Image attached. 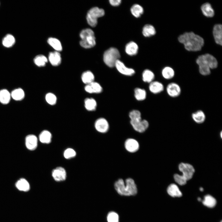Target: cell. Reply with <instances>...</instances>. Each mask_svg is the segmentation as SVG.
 <instances>
[{"mask_svg":"<svg viewBox=\"0 0 222 222\" xmlns=\"http://www.w3.org/2000/svg\"><path fill=\"white\" fill-rule=\"evenodd\" d=\"M45 99L47 103L51 105H55L57 100L56 96L51 92L47 93L45 96Z\"/></svg>","mask_w":222,"mask_h":222,"instance_id":"8d00e7d4","label":"cell"},{"mask_svg":"<svg viewBox=\"0 0 222 222\" xmlns=\"http://www.w3.org/2000/svg\"><path fill=\"white\" fill-rule=\"evenodd\" d=\"M155 77L154 73L149 69H146L142 74V79L146 82L150 83L153 81Z\"/></svg>","mask_w":222,"mask_h":222,"instance_id":"d6a6232c","label":"cell"},{"mask_svg":"<svg viewBox=\"0 0 222 222\" xmlns=\"http://www.w3.org/2000/svg\"><path fill=\"white\" fill-rule=\"evenodd\" d=\"M213 35L216 43L220 45L222 44V26L220 24L215 25L213 28Z\"/></svg>","mask_w":222,"mask_h":222,"instance_id":"9a60e30c","label":"cell"},{"mask_svg":"<svg viewBox=\"0 0 222 222\" xmlns=\"http://www.w3.org/2000/svg\"><path fill=\"white\" fill-rule=\"evenodd\" d=\"M11 98L10 93L7 90L3 89L0 90V102L2 104H8Z\"/></svg>","mask_w":222,"mask_h":222,"instance_id":"cb8c5ba5","label":"cell"},{"mask_svg":"<svg viewBox=\"0 0 222 222\" xmlns=\"http://www.w3.org/2000/svg\"><path fill=\"white\" fill-rule=\"evenodd\" d=\"M222 132H221L220 133V136L221 138H222Z\"/></svg>","mask_w":222,"mask_h":222,"instance_id":"f6af8a7d","label":"cell"},{"mask_svg":"<svg viewBox=\"0 0 222 222\" xmlns=\"http://www.w3.org/2000/svg\"><path fill=\"white\" fill-rule=\"evenodd\" d=\"M162 75L165 79L170 80L174 77L175 75V71L170 67H166L162 70Z\"/></svg>","mask_w":222,"mask_h":222,"instance_id":"f1b7e54d","label":"cell"},{"mask_svg":"<svg viewBox=\"0 0 222 222\" xmlns=\"http://www.w3.org/2000/svg\"><path fill=\"white\" fill-rule=\"evenodd\" d=\"M35 64L38 67H43L47 62V58L44 55H39L36 56L34 59Z\"/></svg>","mask_w":222,"mask_h":222,"instance_id":"d590c367","label":"cell"},{"mask_svg":"<svg viewBox=\"0 0 222 222\" xmlns=\"http://www.w3.org/2000/svg\"><path fill=\"white\" fill-rule=\"evenodd\" d=\"M105 14L104 10L97 7L91 8L88 12L86 19L88 24L94 27L97 23V18L103 16Z\"/></svg>","mask_w":222,"mask_h":222,"instance_id":"8992f818","label":"cell"},{"mask_svg":"<svg viewBox=\"0 0 222 222\" xmlns=\"http://www.w3.org/2000/svg\"><path fill=\"white\" fill-rule=\"evenodd\" d=\"M198 200L199 201H200L201 199L200 198H198Z\"/></svg>","mask_w":222,"mask_h":222,"instance_id":"ee69618b","label":"cell"},{"mask_svg":"<svg viewBox=\"0 0 222 222\" xmlns=\"http://www.w3.org/2000/svg\"><path fill=\"white\" fill-rule=\"evenodd\" d=\"M81 40L80 44L85 48H92L96 45L95 38L93 31L89 28L82 30L80 34Z\"/></svg>","mask_w":222,"mask_h":222,"instance_id":"277c9868","label":"cell"},{"mask_svg":"<svg viewBox=\"0 0 222 222\" xmlns=\"http://www.w3.org/2000/svg\"><path fill=\"white\" fill-rule=\"evenodd\" d=\"M51 175L55 181L60 182L66 180L67 175L66 170L64 168L58 166L52 170Z\"/></svg>","mask_w":222,"mask_h":222,"instance_id":"9c48e42d","label":"cell"},{"mask_svg":"<svg viewBox=\"0 0 222 222\" xmlns=\"http://www.w3.org/2000/svg\"><path fill=\"white\" fill-rule=\"evenodd\" d=\"M38 140L36 136L33 134H29L25 138V145L27 149L31 150H35L38 146Z\"/></svg>","mask_w":222,"mask_h":222,"instance_id":"5bb4252c","label":"cell"},{"mask_svg":"<svg viewBox=\"0 0 222 222\" xmlns=\"http://www.w3.org/2000/svg\"><path fill=\"white\" fill-rule=\"evenodd\" d=\"M130 123L134 130L139 133L145 132L149 126L148 122L142 120L141 117L130 120Z\"/></svg>","mask_w":222,"mask_h":222,"instance_id":"52a82bcc","label":"cell"},{"mask_svg":"<svg viewBox=\"0 0 222 222\" xmlns=\"http://www.w3.org/2000/svg\"><path fill=\"white\" fill-rule=\"evenodd\" d=\"M221 222H222L221 221Z\"/></svg>","mask_w":222,"mask_h":222,"instance_id":"bcb514c9","label":"cell"},{"mask_svg":"<svg viewBox=\"0 0 222 222\" xmlns=\"http://www.w3.org/2000/svg\"><path fill=\"white\" fill-rule=\"evenodd\" d=\"M179 41L183 44L185 48L189 51L201 50L204 43L203 38L193 32H186L178 38Z\"/></svg>","mask_w":222,"mask_h":222,"instance_id":"6da1fadb","label":"cell"},{"mask_svg":"<svg viewBox=\"0 0 222 222\" xmlns=\"http://www.w3.org/2000/svg\"><path fill=\"white\" fill-rule=\"evenodd\" d=\"M81 79L84 83L88 84L94 81V76L91 71H87L82 74Z\"/></svg>","mask_w":222,"mask_h":222,"instance_id":"484cf974","label":"cell"},{"mask_svg":"<svg viewBox=\"0 0 222 222\" xmlns=\"http://www.w3.org/2000/svg\"><path fill=\"white\" fill-rule=\"evenodd\" d=\"M203 14L207 17H212L214 15V11L211 4L208 2L203 4L201 7Z\"/></svg>","mask_w":222,"mask_h":222,"instance_id":"7402d4cb","label":"cell"},{"mask_svg":"<svg viewBox=\"0 0 222 222\" xmlns=\"http://www.w3.org/2000/svg\"><path fill=\"white\" fill-rule=\"evenodd\" d=\"M76 152L73 149L68 148L64 151L63 155L64 158L66 159H70L76 156Z\"/></svg>","mask_w":222,"mask_h":222,"instance_id":"ab89813d","label":"cell"},{"mask_svg":"<svg viewBox=\"0 0 222 222\" xmlns=\"http://www.w3.org/2000/svg\"><path fill=\"white\" fill-rule=\"evenodd\" d=\"M115 67L120 73L125 76H132L135 73V71L134 69L127 67L124 64L119 60L116 61Z\"/></svg>","mask_w":222,"mask_h":222,"instance_id":"7c38bea8","label":"cell"},{"mask_svg":"<svg viewBox=\"0 0 222 222\" xmlns=\"http://www.w3.org/2000/svg\"><path fill=\"white\" fill-rule=\"evenodd\" d=\"M108 222H119V216L115 212L111 211L109 212L107 216Z\"/></svg>","mask_w":222,"mask_h":222,"instance_id":"74e56055","label":"cell"},{"mask_svg":"<svg viewBox=\"0 0 222 222\" xmlns=\"http://www.w3.org/2000/svg\"><path fill=\"white\" fill-rule=\"evenodd\" d=\"M124 146L128 152L134 153L138 150L139 148V145L138 142L135 139L129 138L125 140L124 143Z\"/></svg>","mask_w":222,"mask_h":222,"instance_id":"4fadbf2b","label":"cell"},{"mask_svg":"<svg viewBox=\"0 0 222 222\" xmlns=\"http://www.w3.org/2000/svg\"><path fill=\"white\" fill-rule=\"evenodd\" d=\"M11 97L16 101L22 100L24 97L25 93L21 88H18L13 90L10 93Z\"/></svg>","mask_w":222,"mask_h":222,"instance_id":"d4e9b609","label":"cell"},{"mask_svg":"<svg viewBox=\"0 0 222 222\" xmlns=\"http://www.w3.org/2000/svg\"><path fill=\"white\" fill-rule=\"evenodd\" d=\"M95 129L98 132L105 133L108 131L109 125L107 121L105 118L101 117L97 119L94 123Z\"/></svg>","mask_w":222,"mask_h":222,"instance_id":"8fae6325","label":"cell"},{"mask_svg":"<svg viewBox=\"0 0 222 222\" xmlns=\"http://www.w3.org/2000/svg\"><path fill=\"white\" fill-rule=\"evenodd\" d=\"M179 169L182 173L181 175L187 181L192 178L195 171L193 166L187 163H180L179 165Z\"/></svg>","mask_w":222,"mask_h":222,"instance_id":"ba28073f","label":"cell"},{"mask_svg":"<svg viewBox=\"0 0 222 222\" xmlns=\"http://www.w3.org/2000/svg\"><path fill=\"white\" fill-rule=\"evenodd\" d=\"M174 178L175 181L180 185H183L186 183L187 181L181 175L175 174Z\"/></svg>","mask_w":222,"mask_h":222,"instance_id":"60d3db41","label":"cell"},{"mask_svg":"<svg viewBox=\"0 0 222 222\" xmlns=\"http://www.w3.org/2000/svg\"><path fill=\"white\" fill-rule=\"evenodd\" d=\"M191 117L195 122L198 124H201L205 121L206 115L202 110H199L192 113Z\"/></svg>","mask_w":222,"mask_h":222,"instance_id":"d6986e66","label":"cell"},{"mask_svg":"<svg viewBox=\"0 0 222 222\" xmlns=\"http://www.w3.org/2000/svg\"><path fill=\"white\" fill-rule=\"evenodd\" d=\"M15 39L14 37L12 35H6L2 40V44L5 47L8 48L12 47L15 43Z\"/></svg>","mask_w":222,"mask_h":222,"instance_id":"83f0119b","label":"cell"},{"mask_svg":"<svg viewBox=\"0 0 222 222\" xmlns=\"http://www.w3.org/2000/svg\"><path fill=\"white\" fill-rule=\"evenodd\" d=\"M130 11L133 16L136 18H138L143 13L144 10L141 6L135 4L131 7Z\"/></svg>","mask_w":222,"mask_h":222,"instance_id":"e575fe53","label":"cell"},{"mask_svg":"<svg viewBox=\"0 0 222 222\" xmlns=\"http://www.w3.org/2000/svg\"><path fill=\"white\" fill-rule=\"evenodd\" d=\"M134 95L136 100L139 101H141L144 100L146 98V93L144 89L138 88L134 89Z\"/></svg>","mask_w":222,"mask_h":222,"instance_id":"836d02e7","label":"cell"},{"mask_svg":"<svg viewBox=\"0 0 222 222\" xmlns=\"http://www.w3.org/2000/svg\"><path fill=\"white\" fill-rule=\"evenodd\" d=\"M114 186L117 193L122 196H134L138 193L135 181L130 178L126 179L125 181L122 179H119L115 182Z\"/></svg>","mask_w":222,"mask_h":222,"instance_id":"7a4b0ae2","label":"cell"},{"mask_svg":"<svg viewBox=\"0 0 222 222\" xmlns=\"http://www.w3.org/2000/svg\"><path fill=\"white\" fill-rule=\"evenodd\" d=\"M156 30L154 26L150 24H146L143 27L142 33L146 37H149L154 35Z\"/></svg>","mask_w":222,"mask_h":222,"instance_id":"4dcf8cb0","label":"cell"},{"mask_svg":"<svg viewBox=\"0 0 222 222\" xmlns=\"http://www.w3.org/2000/svg\"><path fill=\"white\" fill-rule=\"evenodd\" d=\"M202 202L204 205L209 208L214 207L216 204L215 199L209 195L205 196Z\"/></svg>","mask_w":222,"mask_h":222,"instance_id":"f546056e","label":"cell"},{"mask_svg":"<svg viewBox=\"0 0 222 222\" xmlns=\"http://www.w3.org/2000/svg\"><path fill=\"white\" fill-rule=\"evenodd\" d=\"M17 188L20 191H27L30 189V185L28 182L24 178H21L15 183Z\"/></svg>","mask_w":222,"mask_h":222,"instance_id":"603a6c76","label":"cell"},{"mask_svg":"<svg viewBox=\"0 0 222 222\" xmlns=\"http://www.w3.org/2000/svg\"><path fill=\"white\" fill-rule=\"evenodd\" d=\"M149 88L150 91L154 94L160 93L162 92L164 89L163 84L157 81H153L150 83Z\"/></svg>","mask_w":222,"mask_h":222,"instance_id":"2e32d148","label":"cell"},{"mask_svg":"<svg viewBox=\"0 0 222 222\" xmlns=\"http://www.w3.org/2000/svg\"><path fill=\"white\" fill-rule=\"evenodd\" d=\"M110 4L113 6H119L121 3V0H110L109 1Z\"/></svg>","mask_w":222,"mask_h":222,"instance_id":"b9f144b4","label":"cell"},{"mask_svg":"<svg viewBox=\"0 0 222 222\" xmlns=\"http://www.w3.org/2000/svg\"><path fill=\"white\" fill-rule=\"evenodd\" d=\"M199 190L201 191H203L204 189L202 187H200L199 188Z\"/></svg>","mask_w":222,"mask_h":222,"instance_id":"7bdbcfd3","label":"cell"},{"mask_svg":"<svg viewBox=\"0 0 222 222\" xmlns=\"http://www.w3.org/2000/svg\"><path fill=\"white\" fill-rule=\"evenodd\" d=\"M48 59L51 64L53 66H57L61 63V55L58 51L50 52L49 55Z\"/></svg>","mask_w":222,"mask_h":222,"instance_id":"e0dca14e","label":"cell"},{"mask_svg":"<svg viewBox=\"0 0 222 222\" xmlns=\"http://www.w3.org/2000/svg\"><path fill=\"white\" fill-rule=\"evenodd\" d=\"M47 42L54 49L57 51L62 50V46L60 41L56 38L50 37L47 40Z\"/></svg>","mask_w":222,"mask_h":222,"instance_id":"1f68e13d","label":"cell"},{"mask_svg":"<svg viewBox=\"0 0 222 222\" xmlns=\"http://www.w3.org/2000/svg\"><path fill=\"white\" fill-rule=\"evenodd\" d=\"M39 138V140L42 143L48 144L51 142L52 135L49 131L44 130L40 133Z\"/></svg>","mask_w":222,"mask_h":222,"instance_id":"ffe728a7","label":"cell"},{"mask_svg":"<svg viewBox=\"0 0 222 222\" xmlns=\"http://www.w3.org/2000/svg\"><path fill=\"white\" fill-rule=\"evenodd\" d=\"M138 49L137 44L133 41L128 43L125 47V51L128 55L132 56L136 55L138 52Z\"/></svg>","mask_w":222,"mask_h":222,"instance_id":"44dd1931","label":"cell"},{"mask_svg":"<svg viewBox=\"0 0 222 222\" xmlns=\"http://www.w3.org/2000/svg\"><path fill=\"white\" fill-rule=\"evenodd\" d=\"M120 57V53L118 49L115 47H110L105 52L103 60L108 66L112 68L115 66L116 61Z\"/></svg>","mask_w":222,"mask_h":222,"instance_id":"5b68a950","label":"cell"},{"mask_svg":"<svg viewBox=\"0 0 222 222\" xmlns=\"http://www.w3.org/2000/svg\"><path fill=\"white\" fill-rule=\"evenodd\" d=\"M89 84L90 86L92 93H99L102 92V88L98 83L93 81Z\"/></svg>","mask_w":222,"mask_h":222,"instance_id":"f35d334b","label":"cell"},{"mask_svg":"<svg viewBox=\"0 0 222 222\" xmlns=\"http://www.w3.org/2000/svg\"><path fill=\"white\" fill-rule=\"evenodd\" d=\"M166 90L167 94L170 97L173 98L179 96L181 92L180 86L175 82L169 83L166 86Z\"/></svg>","mask_w":222,"mask_h":222,"instance_id":"30bf717a","label":"cell"},{"mask_svg":"<svg viewBox=\"0 0 222 222\" xmlns=\"http://www.w3.org/2000/svg\"><path fill=\"white\" fill-rule=\"evenodd\" d=\"M168 194L172 197H179L182 196V194L178 186L175 184H170L167 187Z\"/></svg>","mask_w":222,"mask_h":222,"instance_id":"ac0fdd59","label":"cell"},{"mask_svg":"<svg viewBox=\"0 0 222 222\" xmlns=\"http://www.w3.org/2000/svg\"><path fill=\"white\" fill-rule=\"evenodd\" d=\"M199 66V72L202 75L206 76L210 74L211 69L216 68L218 62L216 58L209 54L199 56L196 60Z\"/></svg>","mask_w":222,"mask_h":222,"instance_id":"3957f363","label":"cell"},{"mask_svg":"<svg viewBox=\"0 0 222 222\" xmlns=\"http://www.w3.org/2000/svg\"><path fill=\"white\" fill-rule=\"evenodd\" d=\"M84 105L86 109L88 111H93L97 106L96 101L92 98H87L84 101Z\"/></svg>","mask_w":222,"mask_h":222,"instance_id":"4316f807","label":"cell"}]
</instances>
